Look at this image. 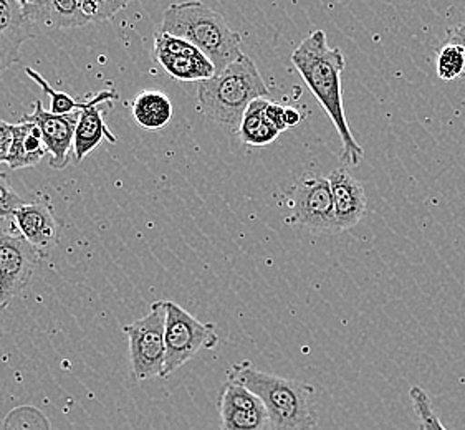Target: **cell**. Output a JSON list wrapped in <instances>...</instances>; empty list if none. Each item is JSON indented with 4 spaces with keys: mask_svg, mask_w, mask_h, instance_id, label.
Instances as JSON below:
<instances>
[{
    "mask_svg": "<svg viewBox=\"0 0 465 430\" xmlns=\"http://www.w3.org/2000/svg\"><path fill=\"white\" fill-rule=\"evenodd\" d=\"M292 64L333 122L343 144L341 162L346 168L360 166L364 158L363 146L354 140L344 114L341 73L346 60L343 52L340 48L328 47L323 30H313L293 50Z\"/></svg>",
    "mask_w": 465,
    "mask_h": 430,
    "instance_id": "1",
    "label": "cell"
},
{
    "mask_svg": "<svg viewBox=\"0 0 465 430\" xmlns=\"http://www.w3.org/2000/svg\"><path fill=\"white\" fill-rule=\"evenodd\" d=\"M227 381L242 384L261 399L269 412L272 430H313L317 427L315 387L312 384L263 373L249 361L229 367Z\"/></svg>",
    "mask_w": 465,
    "mask_h": 430,
    "instance_id": "2",
    "label": "cell"
},
{
    "mask_svg": "<svg viewBox=\"0 0 465 430\" xmlns=\"http://www.w3.org/2000/svg\"><path fill=\"white\" fill-rule=\"evenodd\" d=\"M159 30L183 38L204 54L214 65L215 73L243 55L241 50L242 37L229 27L219 12L203 2L173 4L163 14Z\"/></svg>",
    "mask_w": 465,
    "mask_h": 430,
    "instance_id": "3",
    "label": "cell"
},
{
    "mask_svg": "<svg viewBox=\"0 0 465 430\" xmlns=\"http://www.w3.org/2000/svg\"><path fill=\"white\" fill-rule=\"evenodd\" d=\"M270 92L251 56L242 55L221 73L204 80L197 88L199 110L213 122L239 128L243 112Z\"/></svg>",
    "mask_w": 465,
    "mask_h": 430,
    "instance_id": "4",
    "label": "cell"
},
{
    "mask_svg": "<svg viewBox=\"0 0 465 430\" xmlns=\"http://www.w3.org/2000/svg\"><path fill=\"white\" fill-rule=\"evenodd\" d=\"M166 305V329H164V371L163 377L174 375L179 367L189 363L203 349H213L219 343L214 323H203L174 301Z\"/></svg>",
    "mask_w": 465,
    "mask_h": 430,
    "instance_id": "5",
    "label": "cell"
},
{
    "mask_svg": "<svg viewBox=\"0 0 465 430\" xmlns=\"http://www.w3.org/2000/svg\"><path fill=\"white\" fill-rule=\"evenodd\" d=\"M166 305L154 301L148 315L123 327L130 341L131 373L136 381L163 377L164 371Z\"/></svg>",
    "mask_w": 465,
    "mask_h": 430,
    "instance_id": "6",
    "label": "cell"
},
{
    "mask_svg": "<svg viewBox=\"0 0 465 430\" xmlns=\"http://www.w3.org/2000/svg\"><path fill=\"white\" fill-rule=\"evenodd\" d=\"M283 199L292 224L302 225L315 234L338 230L328 178L313 172L303 174Z\"/></svg>",
    "mask_w": 465,
    "mask_h": 430,
    "instance_id": "7",
    "label": "cell"
},
{
    "mask_svg": "<svg viewBox=\"0 0 465 430\" xmlns=\"http://www.w3.org/2000/svg\"><path fill=\"white\" fill-rule=\"evenodd\" d=\"M42 255L22 237L19 229L0 220V307L19 297L35 275Z\"/></svg>",
    "mask_w": 465,
    "mask_h": 430,
    "instance_id": "8",
    "label": "cell"
},
{
    "mask_svg": "<svg viewBox=\"0 0 465 430\" xmlns=\"http://www.w3.org/2000/svg\"><path fill=\"white\" fill-rule=\"evenodd\" d=\"M154 62L177 82H204L215 75L211 60L193 44L161 32L154 35Z\"/></svg>",
    "mask_w": 465,
    "mask_h": 430,
    "instance_id": "9",
    "label": "cell"
},
{
    "mask_svg": "<svg viewBox=\"0 0 465 430\" xmlns=\"http://www.w3.org/2000/svg\"><path fill=\"white\" fill-rule=\"evenodd\" d=\"M80 112H70L65 116H56L44 108L42 100L34 103V112L22 116L24 122H35L50 154V168L65 169L74 152V132L78 124Z\"/></svg>",
    "mask_w": 465,
    "mask_h": 430,
    "instance_id": "10",
    "label": "cell"
},
{
    "mask_svg": "<svg viewBox=\"0 0 465 430\" xmlns=\"http://www.w3.org/2000/svg\"><path fill=\"white\" fill-rule=\"evenodd\" d=\"M118 100H120V93L113 90H103L84 102V110L80 112L76 132H74V162H82L92 151L100 146L103 140H108L113 144L118 142V138L113 134L104 122V112H106L104 106Z\"/></svg>",
    "mask_w": 465,
    "mask_h": 430,
    "instance_id": "11",
    "label": "cell"
},
{
    "mask_svg": "<svg viewBox=\"0 0 465 430\" xmlns=\"http://www.w3.org/2000/svg\"><path fill=\"white\" fill-rule=\"evenodd\" d=\"M12 219L22 237L42 255V259L54 252L60 224L56 220L54 204L47 196L38 197L34 202H25Z\"/></svg>",
    "mask_w": 465,
    "mask_h": 430,
    "instance_id": "12",
    "label": "cell"
},
{
    "mask_svg": "<svg viewBox=\"0 0 465 430\" xmlns=\"http://www.w3.org/2000/svg\"><path fill=\"white\" fill-rule=\"evenodd\" d=\"M328 182L331 188L338 230L353 229L363 220L368 206L361 182H358L344 168L333 169L328 174Z\"/></svg>",
    "mask_w": 465,
    "mask_h": 430,
    "instance_id": "13",
    "label": "cell"
},
{
    "mask_svg": "<svg viewBox=\"0 0 465 430\" xmlns=\"http://www.w3.org/2000/svg\"><path fill=\"white\" fill-rule=\"evenodd\" d=\"M30 37H37V32L22 2L0 0V73L19 62L20 48Z\"/></svg>",
    "mask_w": 465,
    "mask_h": 430,
    "instance_id": "14",
    "label": "cell"
},
{
    "mask_svg": "<svg viewBox=\"0 0 465 430\" xmlns=\"http://www.w3.org/2000/svg\"><path fill=\"white\" fill-rule=\"evenodd\" d=\"M22 5L37 35L42 30L80 28L90 24L82 10V0H28Z\"/></svg>",
    "mask_w": 465,
    "mask_h": 430,
    "instance_id": "15",
    "label": "cell"
},
{
    "mask_svg": "<svg viewBox=\"0 0 465 430\" xmlns=\"http://www.w3.org/2000/svg\"><path fill=\"white\" fill-rule=\"evenodd\" d=\"M221 430H270L269 412L259 397L237 393L219 399Z\"/></svg>",
    "mask_w": 465,
    "mask_h": 430,
    "instance_id": "16",
    "label": "cell"
},
{
    "mask_svg": "<svg viewBox=\"0 0 465 430\" xmlns=\"http://www.w3.org/2000/svg\"><path fill=\"white\" fill-rule=\"evenodd\" d=\"M48 151L42 138V132L35 122H24L12 124V144H10L7 164L10 169L30 168L45 158Z\"/></svg>",
    "mask_w": 465,
    "mask_h": 430,
    "instance_id": "17",
    "label": "cell"
},
{
    "mask_svg": "<svg viewBox=\"0 0 465 430\" xmlns=\"http://www.w3.org/2000/svg\"><path fill=\"white\" fill-rule=\"evenodd\" d=\"M131 114L141 128L159 132L173 120L174 108L164 92L143 90L131 104Z\"/></svg>",
    "mask_w": 465,
    "mask_h": 430,
    "instance_id": "18",
    "label": "cell"
},
{
    "mask_svg": "<svg viewBox=\"0 0 465 430\" xmlns=\"http://www.w3.org/2000/svg\"><path fill=\"white\" fill-rule=\"evenodd\" d=\"M270 100H257L243 112L239 124V136L243 144L252 148H265L280 136V132L267 118V104Z\"/></svg>",
    "mask_w": 465,
    "mask_h": 430,
    "instance_id": "19",
    "label": "cell"
},
{
    "mask_svg": "<svg viewBox=\"0 0 465 430\" xmlns=\"http://www.w3.org/2000/svg\"><path fill=\"white\" fill-rule=\"evenodd\" d=\"M25 73L45 92V94H48V98H50V112H52V114L65 116V114H70V112H82V110H84V102L74 100V98H72V96L65 93V92L54 90V88L48 84L47 80L40 75L38 72H35L34 68L27 66V68H25Z\"/></svg>",
    "mask_w": 465,
    "mask_h": 430,
    "instance_id": "20",
    "label": "cell"
},
{
    "mask_svg": "<svg viewBox=\"0 0 465 430\" xmlns=\"http://www.w3.org/2000/svg\"><path fill=\"white\" fill-rule=\"evenodd\" d=\"M436 70H438L439 78L444 82L462 78L465 72L464 50L454 44H446L438 52Z\"/></svg>",
    "mask_w": 465,
    "mask_h": 430,
    "instance_id": "21",
    "label": "cell"
},
{
    "mask_svg": "<svg viewBox=\"0 0 465 430\" xmlns=\"http://www.w3.org/2000/svg\"><path fill=\"white\" fill-rule=\"evenodd\" d=\"M410 399L420 430H447L434 411L429 394L422 387L412 386L410 389Z\"/></svg>",
    "mask_w": 465,
    "mask_h": 430,
    "instance_id": "22",
    "label": "cell"
},
{
    "mask_svg": "<svg viewBox=\"0 0 465 430\" xmlns=\"http://www.w3.org/2000/svg\"><path fill=\"white\" fill-rule=\"evenodd\" d=\"M130 2H110V0H82V10L88 22H103L114 17L120 10L126 9Z\"/></svg>",
    "mask_w": 465,
    "mask_h": 430,
    "instance_id": "23",
    "label": "cell"
},
{
    "mask_svg": "<svg viewBox=\"0 0 465 430\" xmlns=\"http://www.w3.org/2000/svg\"><path fill=\"white\" fill-rule=\"evenodd\" d=\"M25 200L12 189L9 178L0 171V220H7L19 210Z\"/></svg>",
    "mask_w": 465,
    "mask_h": 430,
    "instance_id": "24",
    "label": "cell"
},
{
    "mask_svg": "<svg viewBox=\"0 0 465 430\" xmlns=\"http://www.w3.org/2000/svg\"><path fill=\"white\" fill-rule=\"evenodd\" d=\"M267 118L270 122L279 130L280 132H287V124H285V106H282L275 102H269L267 104Z\"/></svg>",
    "mask_w": 465,
    "mask_h": 430,
    "instance_id": "25",
    "label": "cell"
},
{
    "mask_svg": "<svg viewBox=\"0 0 465 430\" xmlns=\"http://www.w3.org/2000/svg\"><path fill=\"white\" fill-rule=\"evenodd\" d=\"M12 144V124L0 122V162H7Z\"/></svg>",
    "mask_w": 465,
    "mask_h": 430,
    "instance_id": "26",
    "label": "cell"
},
{
    "mask_svg": "<svg viewBox=\"0 0 465 430\" xmlns=\"http://www.w3.org/2000/svg\"><path fill=\"white\" fill-rule=\"evenodd\" d=\"M446 44L459 45V47L464 50L465 54V20L464 22H460V24H457V25H450V27L447 28ZM462 78L465 80V72Z\"/></svg>",
    "mask_w": 465,
    "mask_h": 430,
    "instance_id": "27",
    "label": "cell"
},
{
    "mask_svg": "<svg viewBox=\"0 0 465 430\" xmlns=\"http://www.w3.org/2000/svg\"><path fill=\"white\" fill-rule=\"evenodd\" d=\"M302 120H303V116H302V112H298L297 108H292V106L285 108V124H287V128H295L302 122Z\"/></svg>",
    "mask_w": 465,
    "mask_h": 430,
    "instance_id": "28",
    "label": "cell"
},
{
    "mask_svg": "<svg viewBox=\"0 0 465 430\" xmlns=\"http://www.w3.org/2000/svg\"><path fill=\"white\" fill-rule=\"evenodd\" d=\"M15 430H32V429H27V427H20V429H15Z\"/></svg>",
    "mask_w": 465,
    "mask_h": 430,
    "instance_id": "29",
    "label": "cell"
}]
</instances>
